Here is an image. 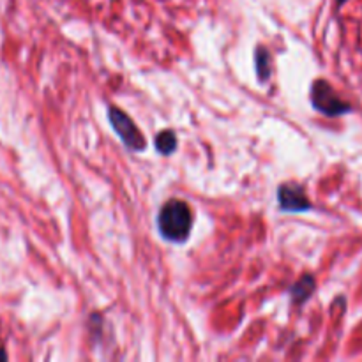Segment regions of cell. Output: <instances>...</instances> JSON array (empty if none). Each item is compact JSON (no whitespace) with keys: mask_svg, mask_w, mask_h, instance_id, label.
Listing matches in <instances>:
<instances>
[{"mask_svg":"<svg viewBox=\"0 0 362 362\" xmlns=\"http://www.w3.org/2000/svg\"><path fill=\"white\" fill-rule=\"evenodd\" d=\"M157 226L161 235L170 243H184L193 226V216L188 203L181 200H170L164 203L157 216Z\"/></svg>","mask_w":362,"mask_h":362,"instance_id":"cell-1","label":"cell"},{"mask_svg":"<svg viewBox=\"0 0 362 362\" xmlns=\"http://www.w3.org/2000/svg\"><path fill=\"white\" fill-rule=\"evenodd\" d=\"M311 103L320 113L327 117H340L351 112V106L344 103L325 80H316L313 84Z\"/></svg>","mask_w":362,"mask_h":362,"instance_id":"cell-2","label":"cell"},{"mask_svg":"<svg viewBox=\"0 0 362 362\" xmlns=\"http://www.w3.org/2000/svg\"><path fill=\"white\" fill-rule=\"evenodd\" d=\"M108 119L112 124L113 131L120 136V140L124 141L127 149L134 150V153H141L147 147V141H145L143 134L140 133L136 126H134L133 120L126 115L124 112L117 110L115 106H110L108 110Z\"/></svg>","mask_w":362,"mask_h":362,"instance_id":"cell-3","label":"cell"},{"mask_svg":"<svg viewBox=\"0 0 362 362\" xmlns=\"http://www.w3.org/2000/svg\"><path fill=\"white\" fill-rule=\"evenodd\" d=\"M278 202L285 212H306L311 209V202L306 196L304 188L295 182H286L278 188Z\"/></svg>","mask_w":362,"mask_h":362,"instance_id":"cell-4","label":"cell"},{"mask_svg":"<svg viewBox=\"0 0 362 362\" xmlns=\"http://www.w3.org/2000/svg\"><path fill=\"white\" fill-rule=\"evenodd\" d=\"M313 290H315V279H313V276H304L292 286L290 294H292L295 304H302L313 294Z\"/></svg>","mask_w":362,"mask_h":362,"instance_id":"cell-5","label":"cell"},{"mask_svg":"<svg viewBox=\"0 0 362 362\" xmlns=\"http://www.w3.org/2000/svg\"><path fill=\"white\" fill-rule=\"evenodd\" d=\"M156 149L157 153L163 154V156H170L177 149V136H175L174 131L167 129L161 131L156 136Z\"/></svg>","mask_w":362,"mask_h":362,"instance_id":"cell-6","label":"cell"},{"mask_svg":"<svg viewBox=\"0 0 362 362\" xmlns=\"http://www.w3.org/2000/svg\"><path fill=\"white\" fill-rule=\"evenodd\" d=\"M254 62H257V72L260 82H267L271 77V55L264 48H258L254 53Z\"/></svg>","mask_w":362,"mask_h":362,"instance_id":"cell-7","label":"cell"},{"mask_svg":"<svg viewBox=\"0 0 362 362\" xmlns=\"http://www.w3.org/2000/svg\"><path fill=\"white\" fill-rule=\"evenodd\" d=\"M6 358H8V355H6V351L0 350V361H6Z\"/></svg>","mask_w":362,"mask_h":362,"instance_id":"cell-8","label":"cell"},{"mask_svg":"<svg viewBox=\"0 0 362 362\" xmlns=\"http://www.w3.org/2000/svg\"><path fill=\"white\" fill-rule=\"evenodd\" d=\"M336 2H337V6H343L344 2H347V0H336Z\"/></svg>","mask_w":362,"mask_h":362,"instance_id":"cell-9","label":"cell"}]
</instances>
